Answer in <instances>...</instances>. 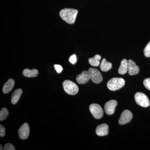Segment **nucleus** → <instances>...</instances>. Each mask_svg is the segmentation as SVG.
<instances>
[{
  "label": "nucleus",
  "mask_w": 150,
  "mask_h": 150,
  "mask_svg": "<svg viewBox=\"0 0 150 150\" xmlns=\"http://www.w3.org/2000/svg\"><path fill=\"white\" fill-rule=\"evenodd\" d=\"M4 150H15V148L13 145L10 143H8L6 144L4 147Z\"/></svg>",
  "instance_id": "412c9836"
},
{
  "label": "nucleus",
  "mask_w": 150,
  "mask_h": 150,
  "mask_svg": "<svg viewBox=\"0 0 150 150\" xmlns=\"http://www.w3.org/2000/svg\"><path fill=\"white\" fill-rule=\"evenodd\" d=\"M30 127L28 123H25L21 126L19 129L18 133L19 137L22 140H25L28 139L29 136Z\"/></svg>",
  "instance_id": "6e6552de"
},
{
  "label": "nucleus",
  "mask_w": 150,
  "mask_h": 150,
  "mask_svg": "<svg viewBox=\"0 0 150 150\" xmlns=\"http://www.w3.org/2000/svg\"><path fill=\"white\" fill-rule=\"evenodd\" d=\"M144 86L149 90L150 91V78H147L144 81Z\"/></svg>",
  "instance_id": "4be33fe9"
},
{
  "label": "nucleus",
  "mask_w": 150,
  "mask_h": 150,
  "mask_svg": "<svg viewBox=\"0 0 150 150\" xmlns=\"http://www.w3.org/2000/svg\"><path fill=\"white\" fill-rule=\"evenodd\" d=\"M9 114L8 110L6 108H4L0 111V121H3L7 118Z\"/></svg>",
  "instance_id": "6ab92c4d"
},
{
  "label": "nucleus",
  "mask_w": 150,
  "mask_h": 150,
  "mask_svg": "<svg viewBox=\"0 0 150 150\" xmlns=\"http://www.w3.org/2000/svg\"><path fill=\"white\" fill-rule=\"evenodd\" d=\"M6 129L3 125H0V137H3L5 136Z\"/></svg>",
  "instance_id": "b1692460"
},
{
  "label": "nucleus",
  "mask_w": 150,
  "mask_h": 150,
  "mask_svg": "<svg viewBox=\"0 0 150 150\" xmlns=\"http://www.w3.org/2000/svg\"><path fill=\"white\" fill-rule=\"evenodd\" d=\"M128 70V61L123 59L121 62V65L118 69V72L120 74L123 75L126 74Z\"/></svg>",
  "instance_id": "dca6fc26"
},
{
  "label": "nucleus",
  "mask_w": 150,
  "mask_h": 150,
  "mask_svg": "<svg viewBox=\"0 0 150 150\" xmlns=\"http://www.w3.org/2000/svg\"><path fill=\"white\" fill-rule=\"evenodd\" d=\"M0 147H1V148H0V150H4V148H3L2 146L1 145H0Z\"/></svg>",
  "instance_id": "a878e982"
},
{
  "label": "nucleus",
  "mask_w": 150,
  "mask_h": 150,
  "mask_svg": "<svg viewBox=\"0 0 150 150\" xmlns=\"http://www.w3.org/2000/svg\"><path fill=\"white\" fill-rule=\"evenodd\" d=\"M78 13L77 10L73 8H64L60 11L59 15L61 18L67 23L72 24L76 21Z\"/></svg>",
  "instance_id": "f257e3e1"
},
{
  "label": "nucleus",
  "mask_w": 150,
  "mask_h": 150,
  "mask_svg": "<svg viewBox=\"0 0 150 150\" xmlns=\"http://www.w3.org/2000/svg\"><path fill=\"white\" fill-rule=\"evenodd\" d=\"M88 71L90 79L93 83L98 84L102 82V75L98 70L96 69L90 68L88 69Z\"/></svg>",
  "instance_id": "423d86ee"
},
{
  "label": "nucleus",
  "mask_w": 150,
  "mask_h": 150,
  "mask_svg": "<svg viewBox=\"0 0 150 150\" xmlns=\"http://www.w3.org/2000/svg\"><path fill=\"white\" fill-rule=\"evenodd\" d=\"M90 79L88 71H83L81 74H80L76 77L77 82L80 84H84Z\"/></svg>",
  "instance_id": "9d476101"
},
{
  "label": "nucleus",
  "mask_w": 150,
  "mask_h": 150,
  "mask_svg": "<svg viewBox=\"0 0 150 150\" xmlns=\"http://www.w3.org/2000/svg\"><path fill=\"white\" fill-rule=\"evenodd\" d=\"M55 67V69L56 70V71L58 74H60L63 71V67L62 66L60 65L55 64L54 66Z\"/></svg>",
  "instance_id": "393cba45"
},
{
  "label": "nucleus",
  "mask_w": 150,
  "mask_h": 150,
  "mask_svg": "<svg viewBox=\"0 0 150 150\" xmlns=\"http://www.w3.org/2000/svg\"><path fill=\"white\" fill-rule=\"evenodd\" d=\"M69 61L72 64H75L77 62V58L76 55L75 54H74V55L70 56L69 59Z\"/></svg>",
  "instance_id": "5701e85b"
},
{
  "label": "nucleus",
  "mask_w": 150,
  "mask_h": 150,
  "mask_svg": "<svg viewBox=\"0 0 150 150\" xmlns=\"http://www.w3.org/2000/svg\"><path fill=\"white\" fill-rule=\"evenodd\" d=\"M139 68L136 65L133 60L130 59L128 61V72L131 76L137 74L139 72Z\"/></svg>",
  "instance_id": "9b49d317"
},
{
  "label": "nucleus",
  "mask_w": 150,
  "mask_h": 150,
  "mask_svg": "<svg viewBox=\"0 0 150 150\" xmlns=\"http://www.w3.org/2000/svg\"><path fill=\"white\" fill-rule=\"evenodd\" d=\"M125 81L121 78H113L107 83V87L110 91H115L122 88L125 85Z\"/></svg>",
  "instance_id": "f03ea898"
},
{
  "label": "nucleus",
  "mask_w": 150,
  "mask_h": 150,
  "mask_svg": "<svg viewBox=\"0 0 150 150\" xmlns=\"http://www.w3.org/2000/svg\"><path fill=\"white\" fill-rule=\"evenodd\" d=\"M38 74V71L36 69L30 70L28 69H25L23 71V75L24 76L28 78L35 77L37 76Z\"/></svg>",
  "instance_id": "2eb2a0df"
},
{
  "label": "nucleus",
  "mask_w": 150,
  "mask_h": 150,
  "mask_svg": "<svg viewBox=\"0 0 150 150\" xmlns=\"http://www.w3.org/2000/svg\"><path fill=\"white\" fill-rule=\"evenodd\" d=\"M118 103L116 100H112L106 103L105 104V112L108 115H111L115 112V108Z\"/></svg>",
  "instance_id": "1a4fd4ad"
},
{
  "label": "nucleus",
  "mask_w": 150,
  "mask_h": 150,
  "mask_svg": "<svg viewBox=\"0 0 150 150\" xmlns=\"http://www.w3.org/2000/svg\"><path fill=\"white\" fill-rule=\"evenodd\" d=\"M22 93V90L21 88L17 89L14 91L11 97V102L12 104L14 105L17 103Z\"/></svg>",
  "instance_id": "ddd939ff"
},
{
  "label": "nucleus",
  "mask_w": 150,
  "mask_h": 150,
  "mask_svg": "<svg viewBox=\"0 0 150 150\" xmlns=\"http://www.w3.org/2000/svg\"><path fill=\"white\" fill-rule=\"evenodd\" d=\"M133 118V114L128 110H124L121 113L118 123L120 125H124L129 123Z\"/></svg>",
  "instance_id": "0eeeda50"
},
{
  "label": "nucleus",
  "mask_w": 150,
  "mask_h": 150,
  "mask_svg": "<svg viewBox=\"0 0 150 150\" xmlns=\"http://www.w3.org/2000/svg\"><path fill=\"white\" fill-rule=\"evenodd\" d=\"M63 86L65 92L70 95H75L78 93L79 87L72 81L67 80L63 82Z\"/></svg>",
  "instance_id": "7ed1b4c3"
},
{
  "label": "nucleus",
  "mask_w": 150,
  "mask_h": 150,
  "mask_svg": "<svg viewBox=\"0 0 150 150\" xmlns=\"http://www.w3.org/2000/svg\"><path fill=\"white\" fill-rule=\"evenodd\" d=\"M101 58V57L100 55H95L93 58H90L88 59L89 63L93 67H98L100 64V61Z\"/></svg>",
  "instance_id": "a211bd4d"
},
{
  "label": "nucleus",
  "mask_w": 150,
  "mask_h": 150,
  "mask_svg": "<svg viewBox=\"0 0 150 150\" xmlns=\"http://www.w3.org/2000/svg\"><path fill=\"white\" fill-rule=\"evenodd\" d=\"M144 52L146 57H150V41L145 47Z\"/></svg>",
  "instance_id": "aec40b11"
},
{
  "label": "nucleus",
  "mask_w": 150,
  "mask_h": 150,
  "mask_svg": "<svg viewBox=\"0 0 150 150\" xmlns=\"http://www.w3.org/2000/svg\"><path fill=\"white\" fill-rule=\"evenodd\" d=\"M112 68V64L110 62H108L105 59L102 60L100 65V69L102 71L107 72L111 69Z\"/></svg>",
  "instance_id": "f3484780"
},
{
  "label": "nucleus",
  "mask_w": 150,
  "mask_h": 150,
  "mask_svg": "<svg viewBox=\"0 0 150 150\" xmlns=\"http://www.w3.org/2000/svg\"><path fill=\"white\" fill-rule=\"evenodd\" d=\"M96 133L99 137L106 136L109 133V126L105 123L98 125L97 127Z\"/></svg>",
  "instance_id": "f8f14e48"
},
{
  "label": "nucleus",
  "mask_w": 150,
  "mask_h": 150,
  "mask_svg": "<svg viewBox=\"0 0 150 150\" xmlns=\"http://www.w3.org/2000/svg\"><path fill=\"white\" fill-rule=\"evenodd\" d=\"M135 100L137 104L142 107L146 108L149 106V100L144 93H137L135 95Z\"/></svg>",
  "instance_id": "20e7f679"
},
{
  "label": "nucleus",
  "mask_w": 150,
  "mask_h": 150,
  "mask_svg": "<svg viewBox=\"0 0 150 150\" xmlns=\"http://www.w3.org/2000/svg\"><path fill=\"white\" fill-rule=\"evenodd\" d=\"M15 85V81L13 79H10L4 85L3 88V92L4 93H8L13 89Z\"/></svg>",
  "instance_id": "4468645a"
},
{
  "label": "nucleus",
  "mask_w": 150,
  "mask_h": 150,
  "mask_svg": "<svg viewBox=\"0 0 150 150\" xmlns=\"http://www.w3.org/2000/svg\"><path fill=\"white\" fill-rule=\"evenodd\" d=\"M89 110L96 119H100L103 116V109L99 105L96 103L91 104L90 105Z\"/></svg>",
  "instance_id": "39448f33"
}]
</instances>
